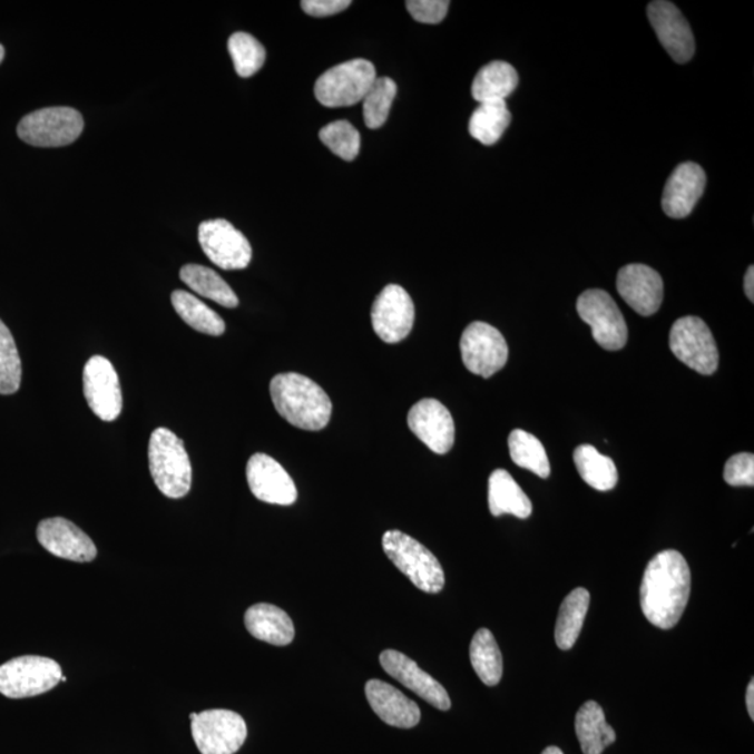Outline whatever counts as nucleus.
<instances>
[{"mask_svg": "<svg viewBox=\"0 0 754 754\" xmlns=\"http://www.w3.org/2000/svg\"><path fill=\"white\" fill-rule=\"evenodd\" d=\"M691 588L692 575L684 555L674 549L655 555L640 587L644 616L659 629H673L689 603Z\"/></svg>", "mask_w": 754, "mask_h": 754, "instance_id": "nucleus-1", "label": "nucleus"}, {"mask_svg": "<svg viewBox=\"0 0 754 754\" xmlns=\"http://www.w3.org/2000/svg\"><path fill=\"white\" fill-rule=\"evenodd\" d=\"M278 414L304 431H322L332 418L333 404L324 390L300 373H280L270 382Z\"/></svg>", "mask_w": 754, "mask_h": 754, "instance_id": "nucleus-2", "label": "nucleus"}, {"mask_svg": "<svg viewBox=\"0 0 754 754\" xmlns=\"http://www.w3.org/2000/svg\"><path fill=\"white\" fill-rule=\"evenodd\" d=\"M150 472L159 492L169 499L186 497L192 487V464L185 444L167 428H157L148 443Z\"/></svg>", "mask_w": 754, "mask_h": 754, "instance_id": "nucleus-3", "label": "nucleus"}, {"mask_svg": "<svg viewBox=\"0 0 754 754\" xmlns=\"http://www.w3.org/2000/svg\"><path fill=\"white\" fill-rule=\"evenodd\" d=\"M382 542L384 554L412 585L428 594L443 590L444 571L431 550L399 530L384 532Z\"/></svg>", "mask_w": 754, "mask_h": 754, "instance_id": "nucleus-4", "label": "nucleus"}, {"mask_svg": "<svg viewBox=\"0 0 754 754\" xmlns=\"http://www.w3.org/2000/svg\"><path fill=\"white\" fill-rule=\"evenodd\" d=\"M378 79L376 69L366 59H352L324 71L315 85L316 100L327 108L352 107L365 98Z\"/></svg>", "mask_w": 754, "mask_h": 754, "instance_id": "nucleus-5", "label": "nucleus"}, {"mask_svg": "<svg viewBox=\"0 0 754 754\" xmlns=\"http://www.w3.org/2000/svg\"><path fill=\"white\" fill-rule=\"evenodd\" d=\"M62 668L51 658L23 655L0 665V693L9 698L43 695L62 680Z\"/></svg>", "mask_w": 754, "mask_h": 754, "instance_id": "nucleus-6", "label": "nucleus"}, {"mask_svg": "<svg viewBox=\"0 0 754 754\" xmlns=\"http://www.w3.org/2000/svg\"><path fill=\"white\" fill-rule=\"evenodd\" d=\"M85 129L81 114L69 107L38 109L20 120L18 135L35 147H63L79 139Z\"/></svg>", "mask_w": 754, "mask_h": 754, "instance_id": "nucleus-7", "label": "nucleus"}, {"mask_svg": "<svg viewBox=\"0 0 754 754\" xmlns=\"http://www.w3.org/2000/svg\"><path fill=\"white\" fill-rule=\"evenodd\" d=\"M669 349L680 362L704 376L717 372L719 354L712 330L701 317L685 316L674 323Z\"/></svg>", "mask_w": 754, "mask_h": 754, "instance_id": "nucleus-8", "label": "nucleus"}, {"mask_svg": "<svg viewBox=\"0 0 754 754\" xmlns=\"http://www.w3.org/2000/svg\"><path fill=\"white\" fill-rule=\"evenodd\" d=\"M192 735L202 754H235L246 741L245 719L229 709L190 714Z\"/></svg>", "mask_w": 754, "mask_h": 754, "instance_id": "nucleus-9", "label": "nucleus"}, {"mask_svg": "<svg viewBox=\"0 0 754 754\" xmlns=\"http://www.w3.org/2000/svg\"><path fill=\"white\" fill-rule=\"evenodd\" d=\"M577 312L591 327L594 340L607 351H619L627 343V324L613 296L604 290H588L577 300Z\"/></svg>", "mask_w": 754, "mask_h": 754, "instance_id": "nucleus-10", "label": "nucleus"}, {"mask_svg": "<svg viewBox=\"0 0 754 754\" xmlns=\"http://www.w3.org/2000/svg\"><path fill=\"white\" fill-rule=\"evenodd\" d=\"M462 362L471 373L489 379L508 362L509 346L502 333L491 324L471 323L461 335Z\"/></svg>", "mask_w": 754, "mask_h": 754, "instance_id": "nucleus-11", "label": "nucleus"}, {"mask_svg": "<svg viewBox=\"0 0 754 754\" xmlns=\"http://www.w3.org/2000/svg\"><path fill=\"white\" fill-rule=\"evenodd\" d=\"M82 392L94 415L112 422L123 412V392L117 371L106 356L96 355L87 361L82 371Z\"/></svg>", "mask_w": 754, "mask_h": 754, "instance_id": "nucleus-12", "label": "nucleus"}, {"mask_svg": "<svg viewBox=\"0 0 754 754\" xmlns=\"http://www.w3.org/2000/svg\"><path fill=\"white\" fill-rule=\"evenodd\" d=\"M371 317L378 337L384 343L398 344L409 337L414 327V302L400 285H386L373 302Z\"/></svg>", "mask_w": 754, "mask_h": 754, "instance_id": "nucleus-13", "label": "nucleus"}, {"mask_svg": "<svg viewBox=\"0 0 754 754\" xmlns=\"http://www.w3.org/2000/svg\"><path fill=\"white\" fill-rule=\"evenodd\" d=\"M199 242L206 256L223 270L249 266L252 246L246 236L227 219H208L199 227Z\"/></svg>", "mask_w": 754, "mask_h": 754, "instance_id": "nucleus-14", "label": "nucleus"}, {"mask_svg": "<svg viewBox=\"0 0 754 754\" xmlns=\"http://www.w3.org/2000/svg\"><path fill=\"white\" fill-rule=\"evenodd\" d=\"M246 480L255 498L270 505L291 506L298 491L284 467L273 457L257 453L247 461Z\"/></svg>", "mask_w": 754, "mask_h": 754, "instance_id": "nucleus-15", "label": "nucleus"}, {"mask_svg": "<svg viewBox=\"0 0 754 754\" xmlns=\"http://www.w3.org/2000/svg\"><path fill=\"white\" fill-rule=\"evenodd\" d=\"M647 14L655 35L676 63H686L695 55V37L689 23L674 3L657 0L648 4Z\"/></svg>", "mask_w": 754, "mask_h": 754, "instance_id": "nucleus-16", "label": "nucleus"}, {"mask_svg": "<svg viewBox=\"0 0 754 754\" xmlns=\"http://www.w3.org/2000/svg\"><path fill=\"white\" fill-rule=\"evenodd\" d=\"M411 432L437 454L449 453L456 439V427L450 411L434 399H423L409 412Z\"/></svg>", "mask_w": 754, "mask_h": 754, "instance_id": "nucleus-17", "label": "nucleus"}, {"mask_svg": "<svg viewBox=\"0 0 754 754\" xmlns=\"http://www.w3.org/2000/svg\"><path fill=\"white\" fill-rule=\"evenodd\" d=\"M616 288L627 305L642 316H652L659 311L664 300L662 275L646 264H627L620 268Z\"/></svg>", "mask_w": 754, "mask_h": 754, "instance_id": "nucleus-18", "label": "nucleus"}, {"mask_svg": "<svg viewBox=\"0 0 754 754\" xmlns=\"http://www.w3.org/2000/svg\"><path fill=\"white\" fill-rule=\"evenodd\" d=\"M37 539L49 554L60 559L85 564L97 558L92 539L63 517L42 520L37 528Z\"/></svg>", "mask_w": 754, "mask_h": 754, "instance_id": "nucleus-19", "label": "nucleus"}, {"mask_svg": "<svg viewBox=\"0 0 754 754\" xmlns=\"http://www.w3.org/2000/svg\"><path fill=\"white\" fill-rule=\"evenodd\" d=\"M381 665L386 673L401 685L420 696L434 708L448 712L451 701L444 687L405 654L386 649L381 654Z\"/></svg>", "mask_w": 754, "mask_h": 754, "instance_id": "nucleus-20", "label": "nucleus"}, {"mask_svg": "<svg viewBox=\"0 0 754 754\" xmlns=\"http://www.w3.org/2000/svg\"><path fill=\"white\" fill-rule=\"evenodd\" d=\"M706 174L696 163L678 165L670 174L663 195V208L670 218H686L706 189Z\"/></svg>", "mask_w": 754, "mask_h": 754, "instance_id": "nucleus-21", "label": "nucleus"}, {"mask_svg": "<svg viewBox=\"0 0 754 754\" xmlns=\"http://www.w3.org/2000/svg\"><path fill=\"white\" fill-rule=\"evenodd\" d=\"M365 695L374 714L390 726L410 729L421 721V709L418 704L386 682L369 680Z\"/></svg>", "mask_w": 754, "mask_h": 754, "instance_id": "nucleus-22", "label": "nucleus"}, {"mask_svg": "<svg viewBox=\"0 0 754 754\" xmlns=\"http://www.w3.org/2000/svg\"><path fill=\"white\" fill-rule=\"evenodd\" d=\"M245 626L257 640L273 644V646H288L295 637L293 619L283 609L272 604H256L247 609Z\"/></svg>", "mask_w": 754, "mask_h": 754, "instance_id": "nucleus-23", "label": "nucleus"}, {"mask_svg": "<svg viewBox=\"0 0 754 754\" xmlns=\"http://www.w3.org/2000/svg\"><path fill=\"white\" fill-rule=\"evenodd\" d=\"M488 502L494 517L511 515L525 520L532 513L531 500L506 470H494L489 477Z\"/></svg>", "mask_w": 754, "mask_h": 754, "instance_id": "nucleus-24", "label": "nucleus"}, {"mask_svg": "<svg viewBox=\"0 0 754 754\" xmlns=\"http://www.w3.org/2000/svg\"><path fill=\"white\" fill-rule=\"evenodd\" d=\"M576 734L585 754H603L616 741V732L605 719L603 707L593 701L577 712Z\"/></svg>", "mask_w": 754, "mask_h": 754, "instance_id": "nucleus-25", "label": "nucleus"}, {"mask_svg": "<svg viewBox=\"0 0 754 754\" xmlns=\"http://www.w3.org/2000/svg\"><path fill=\"white\" fill-rule=\"evenodd\" d=\"M519 85V75L516 69L502 60L483 66L472 82V97L478 102L503 100L513 92Z\"/></svg>", "mask_w": 754, "mask_h": 754, "instance_id": "nucleus-26", "label": "nucleus"}, {"mask_svg": "<svg viewBox=\"0 0 754 754\" xmlns=\"http://www.w3.org/2000/svg\"><path fill=\"white\" fill-rule=\"evenodd\" d=\"M590 599L586 588H576L561 603L555 627V640L560 649L574 648L585 624Z\"/></svg>", "mask_w": 754, "mask_h": 754, "instance_id": "nucleus-27", "label": "nucleus"}, {"mask_svg": "<svg viewBox=\"0 0 754 754\" xmlns=\"http://www.w3.org/2000/svg\"><path fill=\"white\" fill-rule=\"evenodd\" d=\"M180 280L197 295L217 302L218 305L228 307V310L239 304L238 296L233 288L225 283L222 275L212 268L200 266V264H186L180 268Z\"/></svg>", "mask_w": 754, "mask_h": 754, "instance_id": "nucleus-28", "label": "nucleus"}, {"mask_svg": "<svg viewBox=\"0 0 754 754\" xmlns=\"http://www.w3.org/2000/svg\"><path fill=\"white\" fill-rule=\"evenodd\" d=\"M577 471L585 482L599 492L613 491L618 486V470L613 459L599 453L591 444H581L574 454Z\"/></svg>", "mask_w": 754, "mask_h": 754, "instance_id": "nucleus-29", "label": "nucleus"}, {"mask_svg": "<svg viewBox=\"0 0 754 754\" xmlns=\"http://www.w3.org/2000/svg\"><path fill=\"white\" fill-rule=\"evenodd\" d=\"M511 123L508 104L503 100L481 102L471 115L468 130L476 140L492 146L500 140Z\"/></svg>", "mask_w": 754, "mask_h": 754, "instance_id": "nucleus-30", "label": "nucleus"}, {"mask_svg": "<svg viewBox=\"0 0 754 754\" xmlns=\"http://www.w3.org/2000/svg\"><path fill=\"white\" fill-rule=\"evenodd\" d=\"M470 659L478 678L487 686H497L503 675V657L491 630L480 629L472 637Z\"/></svg>", "mask_w": 754, "mask_h": 754, "instance_id": "nucleus-31", "label": "nucleus"}, {"mask_svg": "<svg viewBox=\"0 0 754 754\" xmlns=\"http://www.w3.org/2000/svg\"><path fill=\"white\" fill-rule=\"evenodd\" d=\"M170 302L182 321L189 324L196 332L214 335V337L224 334L225 323L222 316L195 295L178 290L170 296Z\"/></svg>", "mask_w": 754, "mask_h": 754, "instance_id": "nucleus-32", "label": "nucleus"}, {"mask_svg": "<svg viewBox=\"0 0 754 754\" xmlns=\"http://www.w3.org/2000/svg\"><path fill=\"white\" fill-rule=\"evenodd\" d=\"M509 450L515 464L530 470L539 478H549L550 464L544 444L533 434L515 429L509 437Z\"/></svg>", "mask_w": 754, "mask_h": 754, "instance_id": "nucleus-33", "label": "nucleus"}, {"mask_svg": "<svg viewBox=\"0 0 754 754\" xmlns=\"http://www.w3.org/2000/svg\"><path fill=\"white\" fill-rule=\"evenodd\" d=\"M398 94V85L390 77H378L363 98V120L369 129L382 128Z\"/></svg>", "mask_w": 754, "mask_h": 754, "instance_id": "nucleus-34", "label": "nucleus"}, {"mask_svg": "<svg viewBox=\"0 0 754 754\" xmlns=\"http://www.w3.org/2000/svg\"><path fill=\"white\" fill-rule=\"evenodd\" d=\"M228 51L231 58H233L236 74L241 77L256 75L266 62V49L247 32L239 31L231 36Z\"/></svg>", "mask_w": 754, "mask_h": 754, "instance_id": "nucleus-35", "label": "nucleus"}, {"mask_svg": "<svg viewBox=\"0 0 754 754\" xmlns=\"http://www.w3.org/2000/svg\"><path fill=\"white\" fill-rule=\"evenodd\" d=\"M21 360L12 333L0 321V394L10 395L19 392L21 384Z\"/></svg>", "mask_w": 754, "mask_h": 754, "instance_id": "nucleus-36", "label": "nucleus"}, {"mask_svg": "<svg viewBox=\"0 0 754 754\" xmlns=\"http://www.w3.org/2000/svg\"><path fill=\"white\" fill-rule=\"evenodd\" d=\"M319 137H321L324 146L329 147L335 156L343 158L344 161H352L360 154V131L346 120H335V123L324 126L319 131Z\"/></svg>", "mask_w": 754, "mask_h": 754, "instance_id": "nucleus-37", "label": "nucleus"}, {"mask_svg": "<svg viewBox=\"0 0 754 754\" xmlns=\"http://www.w3.org/2000/svg\"><path fill=\"white\" fill-rule=\"evenodd\" d=\"M724 480L731 487H753L754 456L752 453L732 456L724 468Z\"/></svg>", "mask_w": 754, "mask_h": 754, "instance_id": "nucleus-38", "label": "nucleus"}, {"mask_svg": "<svg viewBox=\"0 0 754 754\" xmlns=\"http://www.w3.org/2000/svg\"><path fill=\"white\" fill-rule=\"evenodd\" d=\"M405 4L412 18L423 25H439L450 7L448 0H409Z\"/></svg>", "mask_w": 754, "mask_h": 754, "instance_id": "nucleus-39", "label": "nucleus"}, {"mask_svg": "<svg viewBox=\"0 0 754 754\" xmlns=\"http://www.w3.org/2000/svg\"><path fill=\"white\" fill-rule=\"evenodd\" d=\"M350 0H304L302 10L312 18H327L339 14L351 7Z\"/></svg>", "mask_w": 754, "mask_h": 754, "instance_id": "nucleus-40", "label": "nucleus"}, {"mask_svg": "<svg viewBox=\"0 0 754 754\" xmlns=\"http://www.w3.org/2000/svg\"><path fill=\"white\" fill-rule=\"evenodd\" d=\"M745 294L748 301L754 302V267L747 268L745 275Z\"/></svg>", "mask_w": 754, "mask_h": 754, "instance_id": "nucleus-41", "label": "nucleus"}, {"mask_svg": "<svg viewBox=\"0 0 754 754\" xmlns=\"http://www.w3.org/2000/svg\"><path fill=\"white\" fill-rule=\"evenodd\" d=\"M746 707H747L748 715H751V718L754 719V682H753V679L751 680V684H748V686H747Z\"/></svg>", "mask_w": 754, "mask_h": 754, "instance_id": "nucleus-42", "label": "nucleus"}, {"mask_svg": "<svg viewBox=\"0 0 754 754\" xmlns=\"http://www.w3.org/2000/svg\"><path fill=\"white\" fill-rule=\"evenodd\" d=\"M541 754H564L559 747L548 746Z\"/></svg>", "mask_w": 754, "mask_h": 754, "instance_id": "nucleus-43", "label": "nucleus"}, {"mask_svg": "<svg viewBox=\"0 0 754 754\" xmlns=\"http://www.w3.org/2000/svg\"><path fill=\"white\" fill-rule=\"evenodd\" d=\"M3 58H4V48L2 43H0V62H2Z\"/></svg>", "mask_w": 754, "mask_h": 754, "instance_id": "nucleus-44", "label": "nucleus"}]
</instances>
